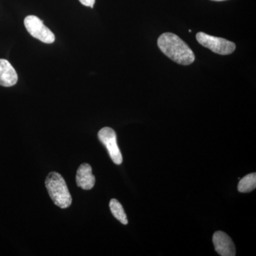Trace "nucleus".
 <instances>
[{
    "mask_svg": "<svg viewBox=\"0 0 256 256\" xmlns=\"http://www.w3.org/2000/svg\"><path fill=\"white\" fill-rule=\"evenodd\" d=\"M158 44L162 53L176 63L188 66L194 62L195 56L191 48L174 34H162L158 38Z\"/></svg>",
    "mask_w": 256,
    "mask_h": 256,
    "instance_id": "obj_1",
    "label": "nucleus"
},
{
    "mask_svg": "<svg viewBox=\"0 0 256 256\" xmlns=\"http://www.w3.org/2000/svg\"><path fill=\"white\" fill-rule=\"evenodd\" d=\"M48 194L54 203L60 208H66L72 205V198L63 176L52 172L45 181Z\"/></svg>",
    "mask_w": 256,
    "mask_h": 256,
    "instance_id": "obj_2",
    "label": "nucleus"
},
{
    "mask_svg": "<svg viewBox=\"0 0 256 256\" xmlns=\"http://www.w3.org/2000/svg\"><path fill=\"white\" fill-rule=\"evenodd\" d=\"M196 38L200 44L218 54H230L236 50V44L234 42L220 37L210 36L204 32H198Z\"/></svg>",
    "mask_w": 256,
    "mask_h": 256,
    "instance_id": "obj_3",
    "label": "nucleus"
},
{
    "mask_svg": "<svg viewBox=\"0 0 256 256\" xmlns=\"http://www.w3.org/2000/svg\"><path fill=\"white\" fill-rule=\"evenodd\" d=\"M25 28L32 36L42 42L52 44L55 41V36L50 28L44 24L43 21L34 15L26 16L24 21Z\"/></svg>",
    "mask_w": 256,
    "mask_h": 256,
    "instance_id": "obj_4",
    "label": "nucleus"
},
{
    "mask_svg": "<svg viewBox=\"0 0 256 256\" xmlns=\"http://www.w3.org/2000/svg\"><path fill=\"white\" fill-rule=\"evenodd\" d=\"M99 140L106 146L111 160L116 164H121L122 162V156L117 143V136L112 128L106 127L102 128L98 134Z\"/></svg>",
    "mask_w": 256,
    "mask_h": 256,
    "instance_id": "obj_5",
    "label": "nucleus"
},
{
    "mask_svg": "<svg viewBox=\"0 0 256 256\" xmlns=\"http://www.w3.org/2000/svg\"><path fill=\"white\" fill-rule=\"evenodd\" d=\"M213 244L216 252L220 256H236V248L233 240L224 232L220 230L215 232L213 235Z\"/></svg>",
    "mask_w": 256,
    "mask_h": 256,
    "instance_id": "obj_6",
    "label": "nucleus"
},
{
    "mask_svg": "<svg viewBox=\"0 0 256 256\" xmlns=\"http://www.w3.org/2000/svg\"><path fill=\"white\" fill-rule=\"evenodd\" d=\"M76 183L78 188L84 190L94 188L96 183L95 176L92 174V168L90 164L84 163L77 170Z\"/></svg>",
    "mask_w": 256,
    "mask_h": 256,
    "instance_id": "obj_7",
    "label": "nucleus"
},
{
    "mask_svg": "<svg viewBox=\"0 0 256 256\" xmlns=\"http://www.w3.org/2000/svg\"><path fill=\"white\" fill-rule=\"evenodd\" d=\"M18 76L8 60L0 58V86L11 87L18 82Z\"/></svg>",
    "mask_w": 256,
    "mask_h": 256,
    "instance_id": "obj_8",
    "label": "nucleus"
},
{
    "mask_svg": "<svg viewBox=\"0 0 256 256\" xmlns=\"http://www.w3.org/2000/svg\"><path fill=\"white\" fill-rule=\"evenodd\" d=\"M109 206L114 218L124 225H127L128 224L127 216L121 204L116 198H112L110 200Z\"/></svg>",
    "mask_w": 256,
    "mask_h": 256,
    "instance_id": "obj_9",
    "label": "nucleus"
},
{
    "mask_svg": "<svg viewBox=\"0 0 256 256\" xmlns=\"http://www.w3.org/2000/svg\"><path fill=\"white\" fill-rule=\"evenodd\" d=\"M240 180L238 185V192H242V193H248V192H250L255 190L256 188V173L248 174Z\"/></svg>",
    "mask_w": 256,
    "mask_h": 256,
    "instance_id": "obj_10",
    "label": "nucleus"
},
{
    "mask_svg": "<svg viewBox=\"0 0 256 256\" xmlns=\"http://www.w3.org/2000/svg\"><path fill=\"white\" fill-rule=\"evenodd\" d=\"M82 5L86 6H90V8H94L96 0H79Z\"/></svg>",
    "mask_w": 256,
    "mask_h": 256,
    "instance_id": "obj_11",
    "label": "nucleus"
},
{
    "mask_svg": "<svg viewBox=\"0 0 256 256\" xmlns=\"http://www.w3.org/2000/svg\"><path fill=\"white\" fill-rule=\"evenodd\" d=\"M212 1L222 2L225 1V0H212Z\"/></svg>",
    "mask_w": 256,
    "mask_h": 256,
    "instance_id": "obj_12",
    "label": "nucleus"
}]
</instances>
